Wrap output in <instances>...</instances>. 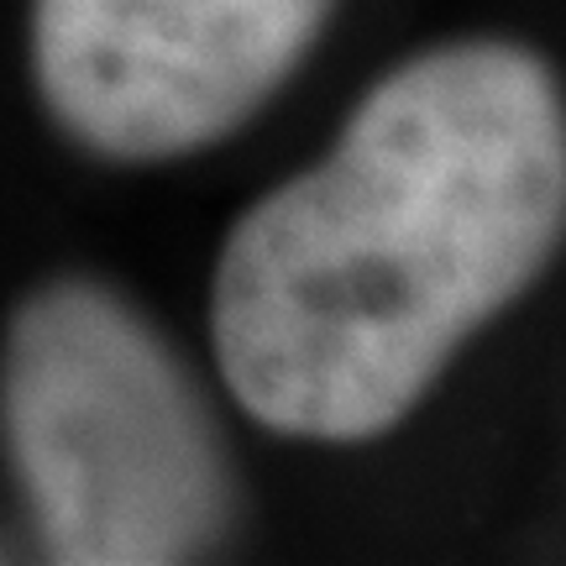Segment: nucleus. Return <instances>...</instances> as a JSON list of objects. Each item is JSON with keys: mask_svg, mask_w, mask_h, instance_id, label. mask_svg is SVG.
Segmentation results:
<instances>
[{"mask_svg": "<svg viewBox=\"0 0 566 566\" xmlns=\"http://www.w3.org/2000/svg\"><path fill=\"white\" fill-rule=\"evenodd\" d=\"M562 242L566 95L546 59L493 38L424 48L231 226L216 367L273 436L378 441Z\"/></svg>", "mask_w": 566, "mask_h": 566, "instance_id": "f257e3e1", "label": "nucleus"}, {"mask_svg": "<svg viewBox=\"0 0 566 566\" xmlns=\"http://www.w3.org/2000/svg\"><path fill=\"white\" fill-rule=\"evenodd\" d=\"M0 441L48 562L179 566L237 525L216 409L111 283L21 294L0 336Z\"/></svg>", "mask_w": 566, "mask_h": 566, "instance_id": "f03ea898", "label": "nucleus"}, {"mask_svg": "<svg viewBox=\"0 0 566 566\" xmlns=\"http://www.w3.org/2000/svg\"><path fill=\"white\" fill-rule=\"evenodd\" d=\"M336 0H32L42 111L80 153L179 163L242 132L321 42Z\"/></svg>", "mask_w": 566, "mask_h": 566, "instance_id": "7ed1b4c3", "label": "nucleus"}]
</instances>
